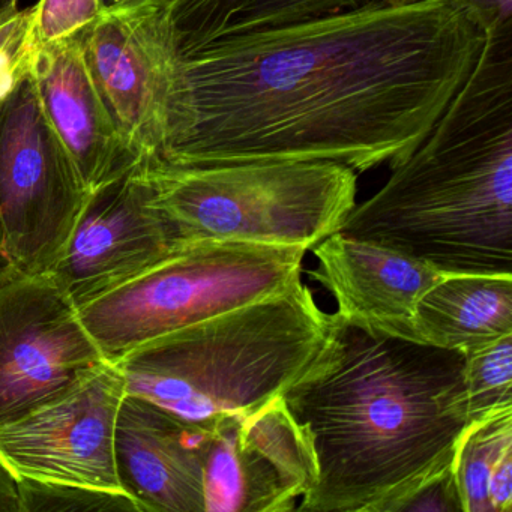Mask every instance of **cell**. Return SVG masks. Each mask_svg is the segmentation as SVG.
Returning <instances> with one entry per match:
<instances>
[{
  "label": "cell",
  "mask_w": 512,
  "mask_h": 512,
  "mask_svg": "<svg viewBox=\"0 0 512 512\" xmlns=\"http://www.w3.org/2000/svg\"><path fill=\"white\" fill-rule=\"evenodd\" d=\"M0 512H22L19 479L0 461Z\"/></svg>",
  "instance_id": "cell-25"
},
{
  "label": "cell",
  "mask_w": 512,
  "mask_h": 512,
  "mask_svg": "<svg viewBox=\"0 0 512 512\" xmlns=\"http://www.w3.org/2000/svg\"><path fill=\"white\" fill-rule=\"evenodd\" d=\"M211 428L127 394L115 430L122 490L142 512H205V466Z\"/></svg>",
  "instance_id": "cell-13"
},
{
  "label": "cell",
  "mask_w": 512,
  "mask_h": 512,
  "mask_svg": "<svg viewBox=\"0 0 512 512\" xmlns=\"http://www.w3.org/2000/svg\"><path fill=\"white\" fill-rule=\"evenodd\" d=\"M310 445L283 400L211 427L205 512H289L313 487Z\"/></svg>",
  "instance_id": "cell-11"
},
{
  "label": "cell",
  "mask_w": 512,
  "mask_h": 512,
  "mask_svg": "<svg viewBox=\"0 0 512 512\" xmlns=\"http://www.w3.org/2000/svg\"><path fill=\"white\" fill-rule=\"evenodd\" d=\"M485 35L512 29V0H454Z\"/></svg>",
  "instance_id": "cell-24"
},
{
  "label": "cell",
  "mask_w": 512,
  "mask_h": 512,
  "mask_svg": "<svg viewBox=\"0 0 512 512\" xmlns=\"http://www.w3.org/2000/svg\"><path fill=\"white\" fill-rule=\"evenodd\" d=\"M485 34L454 0L355 10L179 56L158 160L173 166L406 160L472 73Z\"/></svg>",
  "instance_id": "cell-1"
},
{
  "label": "cell",
  "mask_w": 512,
  "mask_h": 512,
  "mask_svg": "<svg viewBox=\"0 0 512 512\" xmlns=\"http://www.w3.org/2000/svg\"><path fill=\"white\" fill-rule=\"evenodd\" d=\"M11 269L16 268L11 265L10 257H8L7 245H5L4 227H2V221H0V278L7 275Z\"/></svg>",
  "instance_id": "cell-26"
},
{
  "label": "cell",
  "mask_w": 512,
  "mask_h": 512,
  "mask_svg": "<svg viewBox=\"0 0 512 512\" xmlns=\"http://www.w3.org/2000/svg\"><path fill=\"white\" fill-rule=\"evenodd\" d=\"M76 37L128 151L139 163L157 158L181 56L172 0L103 10Z\"/></svg>",
  "instance_id": "cell-8"
},
{
  "label": "cell",
  "mask_w": 512,
  "mask_h": 512,
  "mask_svg": "<svg viewBox=\"0 0 512 512\" xmlns=\"http://www.w3.org/2000/svg\"><path fill=\"white\" fill-rule=\"evenodd\" d=\"M373 0H172L179 52L355 10Z\"/></svg>",
  "instance_id": "cell-17"
},
{
  "label": "cell",
  "mask_w": 512,
  "mask_h": 512,
  "mask_svg": "<svg viewBox=\"0 0 512 512\" xmlns=\"http://www.w3.org/2000/svg\"><path fill=\"white\" fill-rule=\"evenodd\" d=\"M307 251L233 241L184 245L77 308L106 361L152 338L262 301L301 280Z\"/></svg>",
  "instance_id": "cell-6"
},
{
  "label": "cell",
  "mask_w": 512,
  "mask_h": 512,
  "mask_svg": "<svg viewBox=\"0 0 512 512\" xmlns=\"http://www.w3.org/2000/svg\"><path fill=\"white\" fill-rule=\"evenodd\" d=\"M34 11V32L38 44L76 37L91 25L101 11V0H40Z\"/></svg>",
  "instance_id": "cell-22"
},
{
  "label": "cell",
  "mask_w": 512,
  "mask_h": 512,
  "mask_svg": "<svg viewBox=\"0 0 512 512\" xmlns=\"http://www.w3.org/2000/svg\"><path fill=\"white\" fill-rule=\"evenodd\" d=\"M125 395L121 371L103 362L61 397L2 425L0 461L17 479L124 491L115 430Z\"/></svg>",
  "instance_id": "cell-10"
},
{
  "label": "cell",
  "mask_w": 512,
  "mask_h": 512,
  "mask_svg": "<svg viewBox=\"0 0 512 512\" xmlns=\"http://www.w3.org/2000/svg\"><path fill=\"white\" fill-rule=\"evenodd\" d=\"M29 74L89 194L127 175L139 163L122 142L77 37L37 43Z\"/></svg>",
  "instance_id": "cell-15"
},
{
  "label": "cell",
  "mask_w": 512,
  "mask_h": 512,
  "mask_svg": "<svg viewBox=\"0 0 512 512\" xmlns=\"http://www.w3.org/2000/svg\"><path fill=\"white\" fill-rule=\"evenodd\" d=\"M35 47L32 7L0 17V109L28 76Z\"/></svg>",
  "instance_id": "cell-21"
},
{
  "label": "cell",
  "mask_w": 512,
  "mask_h": 512,
  "mask_svg": "<svg viewBox=\"0 0 512 512\" xmlns=\"http://www.w3.org/2000/svg\"><path fill=\"white\" fill-rule=\"evenodd\" d=\"M311 251L317 268L308 275L334 296L338 319L377 334L415 341L416 304L443 274L400 251L340 232Z\"/></svg>",
  "instance_id": "cell-14"
},
{
  "label": "cell",
  "mask_w": 512,
  "mask_h": 512,
  "mask_svg": "<svg viewBox=\"0 0 512 512\" xmlns=\"http://www.w3.org/2000/svg\"><path fill=\"white\" fill-rule=\"evenodd\" d=\"M22 512H142L124 491L19 479Z\"/></svg>",
  "instance_id": "cell-20"
},
{
  "label": "cell",
  "mask_w": 512,
  "mask_h": 512,
  "mask_svg": "<svg viewBox=\"0 0 512 512\" xmlns=\"http://www.w3.org/2000/svg\"><path fill=\"white\" fill-rule=\"evenodd\" d=\"M182 245L233 241L311 251L340 232L358 173L329 161H245L134 167Z\"/></svg>",
  "instance_id": "cell-5"
},
{
  "label": "cell",
  "mask_w": 512,
  "mask_h": 512,
  "mask_svg": "<svg viewBox=\"0 0 512 512\" xmlns=\"http://www.w3.org/2000/svg\"><path fill=\"white\" fill-rule=\"evenodd\" d=\"M134 167L89 196L67 247L47 272L77 308L184 247Z\"/></svg>",
  "instance_id": "cell-12"
},
{
  "label": "cell",
  "mask_w": 512,
  "mask_h": 512,
  "mask_svg": "<svg viewBox=\"0 0 512 512\" xmlns=\"http://www.w3.org/2000/svg\"><path fill=\"white\" fill-rule=\"evenodd\" d=\"M340 233L443 275H512V29L481 55L418 148Z\"/></svg>",
  "instance_id": "cell-3"
},
{
  "label": "cell",
  "mask_w": 512,
  "mask_h": 512,
  "mask_svg": "<svg viewBox=\"0 0 512 512\" xmlns=\"http://www.w3.org/2000/svg\"><path fill=\"white\" fill-rule=\"evenodd\" d=\"M89 196L28 73L0 109V221L11 265L47 274Z\"/></svg>",
  "instance_id": "cell-7"
},
{
  "label": "cell",
  "mask_w": 512,
  "mask_h": 512,
  "mask_svg": "<svg viewBox=\"0 0 512 512\" xmlns=\"http://www.w3.org/2000/svg\"><path fill=\"white\" fill-rule=\"evenodd\" d=\"M452 470L463 512L512 511V407L466 428Z\"/></svg>",
  "instance_id": "cell-18"
},
{
  "label": "cell",
  "mask_w": 512,
  "mask_h": 512,
  "mask_svg": "<svg viewBox=\"0 0 512 512\" xmlns=\"http://www.w3.org/2000/svg\"><path fill=\"white\" fill-rule=\"evenodd\" d=\"M106 362L49 274L0 278V427L61 397Z\"/></svg>",
  "instance_id": "cell-9"
},
{
  "label": "cell",
  "mask_w": 512,
  "mask_h": 512,
  "mask_svg": "<svg viewBox=\"0 0 512 512\" xmlns=\"http://www.w3.org/2000/svg\"><path fill=\"white\" fill-rule=\"evenodd\" d=\"M337 314L295 281L283 292L152 338L113 362L127 394L211 428L277 400L331 343Z\"/></svg>",
  "instance_id": "cell-4"
},
{
  "label": "cell",
  "mask_w": 512,
  "mask_h": 512,
  "mask_svg": "<svg viewBox=\"0 0 512 512\" xmlns=\"http://www.w3.org/2000/svg\"><path fill=\"white\" fill-rule=\"evenodd\" d=\"M103 10H112V8L130 7V5L145 4L151 0H101Z\"/></svg>",
  "instance_id": "cell-27"
},
{
  "label": "cell",
  "mask_w": 512,
  "mask_h": 512,
  "mask_svg": "<svg viewBox=\"0 0 512 512\" xmlns=\"http://www.w3.org/2000/svg\"><path fill=\"white\" fill-rule=\"evenodd\" d=\"M16 10H19V0H0V17Z\"/></svg>",
  "instance_id": "cell-28"
},
{
  "label": "cell",
  "mask_w": 512,
  "mask_h": 512,
  "mask_svg": "<svg viewBox=\"0 0 512 512\" xmlns=\"http://www.w3.org/2000/svg\"><path fill=\"white\" fill-rule=\"evenodd\" d=\"M281 400L316 466L295 511L395 512L451 466L470 425L463 353L338 316L331 343Z\"/></svg>",
  "instance_id": "cell-2"
},
{
  "label": "cell",
  "mask_w": 512,
  "mask_h": 512,
  "mask_svg": "<svg viewBox=\"0 0 512 512\" xmlns=\"http://www.w3.org/2000/svg\"><path fill=\"white\" fill-rule=\"evenodd\" d=\"M395 512H463L452 463L398 503Z\"/></svg>",
  "instance_id": "cell-23"
},
{
  "label": "cell",
  "mask_w": 512,
  "mask_h": 512,
  "mask_svg": "<svg viewBox=\"0 0 512 512\" xmlns=\"http://www.w3.org/2000/svg\"><path fill=\"white\" fill-rule=\"evenodd\" d=\"M412 332L463 355L512 334V275H443L416 304Z\"/></svg>",
  "instance_id": "cell-16"
},
{
  "label": "cell",
  "mask_w": 512,
  "mask_h": 512,
  "mask_svg": "<svg viewBox=\"0 0 512 512\" xmlns=\"http://www.w3.org/2000/svg\"><path fill=\"white\" fill-rule=\"evenodd\" d=\"M388 2H394V4H398V2H404V0H388Z\"/></svg>",
  "instance_id": "cell-29"
},
{
  "label": "cell",
  "mask_w": 512,
  "mask_h": 512,
  "mask_svg": "<svg viewBox=\"0 0 512 512\" xmlns=\"http://www.w3.org/2000/svg\"><path fill=\"white\" fill-rule=\"evenodd\" d=\"M470 424L512 407V334L464 355Z\"/></svg>",
  "instance_id": "cell-19"
}]
</instances>
